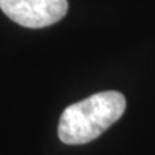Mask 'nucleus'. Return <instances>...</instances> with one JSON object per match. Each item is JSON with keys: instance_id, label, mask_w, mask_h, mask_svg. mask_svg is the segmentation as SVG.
<instances>
[{"instance_id": "nucleus-1", "label": "nucleus", "mask_w": 155, "mask_h": 155, "mask_svg": "<svg viewBox=\"0 0 155 155\" xmlns=\"http://www.w3.org/2000/svg\"><path fill=\"white\" fill-rule=\"evenodd\" d=\"M125 110V98L116 91L100 92L70 105L61 115L58 137L67 145H83L100 137Z\"/></svg>"}, {"instance_id": "nucleus-2", "label": "nucleus", "mask_w": 155, "mask_h": 155, "mask_svg": "<svg viewBox=\"0 0 155 155\" xmlns=\"http://www.w3.org/2000/svg\"><path fill=\"white\" fill-rule=\"evenodd\" d=\"M0 8L16 23L39 28L53 25L66 14L67 0H0Z\"/></svg>"}]
</instances>
